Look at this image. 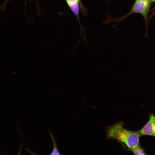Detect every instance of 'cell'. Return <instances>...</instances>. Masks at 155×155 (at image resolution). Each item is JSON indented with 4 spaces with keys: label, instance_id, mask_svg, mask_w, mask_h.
<instances>
[{
    "label": "cell",
    "instance_id": "1",
    "mask_svg": "<svg viewBox=\"0 0 155 155\" xmlns=\"http://www.w3.org/2000/svg\"><path fill=\"white\" fill-rule=\"evenodd\" d=\"M124 123L118 122L112 126H107L106 129V139L116 140L124 144L128 148L135 147L140 143L141 135L137 131H133L125 129Z\"/></svg>",
    "mask_w": 155,
    "mask_h": 155
},
{
    "label": "cell",
    "instance_id": "2",
    "mask_svg": "<svg viewBox=\"0 0 155 155\" xmlns=\"http://www.w3.org/2000/svg\"><path fill=\"white\" fill-rule=\"evenodd\" d=\"M138 131L141 136L147 135L155 137V115L153 114H150L148 121Z\"/></svg>",
    "mask_w": 155,
    "mask_h": 155
},
{
    "label": "cell",
    "instance_id": "3",
    "mask_svg": "<svg viewBox=\"0 0 155 155\" xmlns=\"http://www.w3.org/2000/svg\"><path fill=\"white\" fill-rule=\"evenodd\" d=\"M127 149L128 151L131 152L135 155H146L144 149L140 146V144L134 148H127Z\"/></svg>",
    "mask_w": 155,
    "mask_h": 155
},
{
    "label": "cell",
    "instance_id": "4",
    "mask_svg": "<svg viewBox=\"0 0 155 155\" xmlns=\"http://www.w3.org/2000/svg\"><path fill=\"white\" fill-rule=\"evenodd\" d=\"M49 133L53 143V149L50 155H60L57 147L55 140L53 135L51 132H49Z\"/></svg>",
    "mask_w": 155,
    "mask_h": 155
},
{
    "label": "cell",
    "instance_id": "5",
    "mask_svg": "<svg viewBox=\"0 0 155 155\" xmlns=\"http://www.w3.org/2000/svg\"><path fill=\"white\" fill-rule=\"evenodd\" d=\"M68 4L74 14L77 15L79 11V5L78 2L68 3Z\"/></svg>",
    "mask_w": 155,
    "mask_h": 155
},
{
    "label": "cell",
    "instance_id": "6",
    "mask_svg": "<svg viewBox=\"0 0 155 155\" xmlns=\"http://www.w3.org/2000/svg\"><path fill=\"white\" fill-rule=\"evenodd\" d=\"M79 0H66L67 3L73 2H78Z\"/></svg>",
    "mask_w": 155,
    "mask_h": 155
},
{
    "label": "cell",
    "instance_id": "7",
    "mask_svg": "<svg viewBox=\"0 0 155 155\" xmlns=\"http://www.w3.org/2000/svg\"><path fill=\"white\" fill-rule=\"evenodd\" d=\"M142 1H145L146 2H150V3H152V0H141Z\"/></svg>",
    "mask_w": 155,
    "mask_h": 155
}]
</instances>
